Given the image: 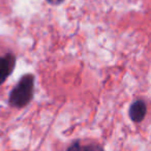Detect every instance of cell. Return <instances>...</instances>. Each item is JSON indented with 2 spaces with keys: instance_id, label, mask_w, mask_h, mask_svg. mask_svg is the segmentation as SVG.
<instances>
[{
  "instance_id": "1",
  "label": "cell",
  "mask_w": 151,
  "mask_h": 151,
  "mask_svg": "<svg viewBox=\"0 0 151 151\" xmlns=\"http://www.w3.org/2000/svg\"><path fill=\"white\" fill-rule=\"evenodd\" d=\"M35 77L32 73H25L20 78L9 96V105L15 109H22L30 104L34 95Z\"/></svg>"
},
{
  "instance_id": "2",
  "label": "cell",
  "mask_w": 151,
  "mask_h": 151,
  "mask_svg": "<svg viewBox=\"0 0 151 151\" xmlns=\"http://www.w3.org/2000/svg\"><path fill=\"white\" fill-rule=\"evenodd\" d=\"M16 62H17V58L11 52L0 56V86L13 73L16 66Z\"/></svg>"
},
{
  "instance_id": "3",
  "label": "cell",
  "mask_w": 151,
  "mask_h": 151,
  "mask_svg": "<svg viewBox=\"0 0 151 151\" xmlns=\"http://www.w3.org/2000/svg\"><path fill=\"white\" fill-rule=\"evenodd\" d=\"M147 114V105L143 99H136L132 101L128 110V115L132 121L140 123L144 120Z\"/></svg>"
},
{
  "instance_id": "4",
  "label": "cell",
  "mask_w": 151,
  "mask_h": 151,
  "mask_svg": "<svg viewBox=\"0 0 151 151\" xmlns=\"http://www.w3.org/2000/svg\"><path fill=\"white\" fill-rule=\"evenodd\" d=\"M81 151H105L99 144H87L81 147Z\"/></svg>"
},
{
  "instance_id": "5",
  "label": "cell",
  "mask_w": 151,
  "mask_h": 151,
  "mask_svg": "<svg viewBox=\"0 0 151 151\" xmlns=\"http://www.w3.org/2000/svg\"><path fill=\"white\" fill-rule=\"evenodd\" d=\"M81 147H82V145L80 144V142L79 141H75V142H73L67 147L66 151H81Z\"/></svg>"
},
{
  "instance_id": "6",
  "label": "cell",
  "mask_w": 151,
  "mask_h": 151,
  "mask_svg": "<svg viewBox=\"0 0 151 151\" xmlns=\"http://www.w3.org/2000/svg\"><path fill=\"white\" fill-rule=\"evenodd\" d=\"M65 0H47V2L49 3V4H51V5H60L61 3H63L64 2Z\"/></svg>"
}]
</instances>
